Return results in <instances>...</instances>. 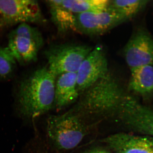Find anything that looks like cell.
I'll return each mask as SVG.
<instances>
[{"label": "cell", "mask_w": 153, "mask_h": 153, "mask_svg": "<svg viewBox=\"0 0 153 153\" xmlns=\"http://www.w3.org/2000/svg\"><path fill=\"white\" fill-rule=\"evenodd\" d=\"M57 77L48 67H41L22 80L17 94V108L22 117L33 119L55 105Z\"/></svg>", "instance_id": "obj_1"}, {"label": "cell", "mask_w": 153, "mask_h": 153, "mask_svg": "<svg viewBox=\"0 0 153 153\" xmlns=\"http://www.w3.org/2000/svg\"><path fill=\"white\" fill-rule=\"evenodd\" d=\"M83 93L78 109L98 115L117 112L126 95L120 83L110 72Z\"/></svg>", "instance_id": "obj_2"}, {"label": "cell", "mask_w": 153, "mask_h": 153, "mask_svg": "<svg viewBox=\"0 0 153 153\" xmlns=\"http://www.w3.org/2000/svg\"><path fill=\"white\" fill-rule=\"evenodd\" d=\"M47 129L52 143L58 149L65 150L76 148L86 133L82 121L71 112L50 116L47 120Z\"/></svg>", "instance_id": "obj_3"}, {"label": "cell", "mask_w": 153, "mask_h": 153, "mask_svg": "<svg viewBox=\"0 0 153 153\" xmlns=\"http://www.w3.org/2000/svg\"><path fill=\"white\" fill-rule=\"evenodd\" d=\"M93 49L82 44L52 45L45 52L48 68L56 77L64 73H76L80 64Z\"/></svg>", "instance_id": "obj_4"}, {"label": "cell", "mask_w": 153, "mask_h": 153, "mask_svg": "<svg viewBox=\"0 0 153 153\" xmlns=\"http://www.w3.org/2000/svg\"><path fill=\"white\" fill-rule=\"evenodd\" d=\"M43 45L40 32L29 24H22L9 34L7 48L16 61L26 65L37 60Z\"/></svg>", "instance_id": "obj_5"}, {"label": "cell", "mask_w": 153, "mask_h": 153, "mask_svg": "<svg viewBox=\"0 0 153 153\" xmlns=\"http://www.w3.org/2000/svg\"><path fill=\"white\" fill-rule=\"evenodd\" d=\"M44 21L37 1H0V25L2 26L40 23Z\"/></svg>", "instance_id": "obj_6"}, {"label": "cell", "mask_w": 153, "mask_h": 153, "mask_svg": "<svg viewBox=\"0 0 153 153\" xmlns=\"http://www.w3.org/2000/svg\"><path fill=\"white\" fill-rule=\"evenodd\" d=\"M127 21L109 6L104 10L75 15L76 31L89 36L102 35Z\"/></svg>", "instance_id": "obj_7"}, {"label": "cell", "mask_w": 153, "mask_h": 153, "mask_svg": "<svg viewBox=\"0 0 153 153\" xmlns=\"http://www.w3.org/2000/svg\"><path fill=\"white\" fill-rule=\"evenodd\" d=\"M109 72L105 52L101 46L98 45L86 56L76 72L79 93L84 92Z\"/></svg>", "instance_id": "obj_8"}, {"label": "cell", "mask_w": 153, "mask_h": 153, "mask_svg": "<svg viewBox=\"0 0 153 153\" xmlns=\"http://www.w3.org/2000/svg\"><path fill=\"white\" fill-rule=\"evenodd\" d=\"M123 55L131 71L153 66V38L146 29L139 27L135 31L124 48Z\"/></svg>", "instance_id": "obj_9"}, {"label": "cell", "mask_w": 153, "mask_h": 153, "mask_svg": "<svg viewBox=\"0 0 153 153\" xmlns=\"http://www.w3.org/2000/svg\"><path fill=\"white\" fill-rule=\"evenodd\" d=\"M122 120L133 130L153 137V108L143 105L136 99L126 105Z\"/></svg>", "instance_id": "obj_10"}, {"label": "cell", "mask_w": 153, "mask_h": 153, "mask_svg": "<svg viewBox=\"0 0 153 153\" xmlns=\"http://www.w3.org/2000/svg\"><path fill=\"white\" fill-rule=\"evenodd\" d=\"M114 153H153V137L118 133L102 140Z\"/></svg>", "instance_id": "obj_11"}, {"label": "cell", "mask_w": 153, "mask_h": 153, "mask_svg": "<svg viewBox=\"0 0 153 153\" xmlns=\"http://www.w3.org/2000/svg\"><path fill=\"white\" fill-rule=\"evenodd\" d=\"M79 93L76 73H64L57 76L55 82V105L58 109L73 103L77 100Z\"/></svg>", "instance_id": "obj_12"}, {"label": "cell", "mask_w": 153, "mask_h": 153, "mask_svg": "<svg viewBox=\"0 0 153 153\" xmlns=\"http://www.w3.org/2000/svg\"><path fill=\"white\" fill-rule=\"evenodd\" d=\"M128 88L143 97H149L152 95L153 66L147 65L132 70Z\"/></svg>", "instance_id": "obj_13"}, {"label": "cell", "mask_w": 153, "mask_h": 153, "mask_svg": "<svg viewBox=\"0 0 153 153\" xmlns=\"http://www.w3.org/2000/svg\"><path fill=\"white\" fill-rule=\"evenodd\" d=\"M47 3L51 19L58 32L65 33L71 31H76L75 15L63 7L61 0H49Z\"/></svg>", "instance_id": "obj_14"}, {"label": "cell", "mask_w": 153, "mask_h": 153, "mask_svg": "<svg viewBox=\"0 0 153 153\" xmlns=\"http://www.w3.org/2000/svg\"><path fill=\"white\" fill-rule=\"evenodd\" d=\"M110 2L108 0H61L63 7L74 15L104 10L108 8Z\"/></svg>", "instance_id": "obj_15"}, {"label": "cell", "mask_w": 153, "mask_h": 153, "mask_svg": "<svg viewBox=\"0 0 153 153\" xmlns=\"http://www.w3.org/2000/svg\"><path fill=\"white\" fill-rule=\"evenodd\" d=\"M149 2L144 0H114L110 1L109 7L128 21L143 11Z\"/></svg>", "instance_id": "obj_16"}, {"label": "cell", "mask_w": 153, "mask_h": 153, "mask_svg": "<svg viewBox=\"0 0 153 153\" xmlns=\"http://www.w3.org/2000/svg\"><path fill=\"white\" fill-rule=\"evenodd\" d=\"M16 61L7 47L0 46V80L10 78L16 69Z\"/></svg>", "instance_id": "obj_17"}, {"label": "cell", "mask_w": 153, "mask_h": 153, "mask_svg": "<svg viewBox=\"0 0 153 153\" xmlns=\"http://www.w3.org/2000/svg\"><path fill=\"white\" fill-rule=\"evenodd\" d=\"M85 153H111L108 151L105 150L100 149H97L92 150L88 151V152H86Z\"/></svg>", "instance_id": "obj_18"}]
</instances>
